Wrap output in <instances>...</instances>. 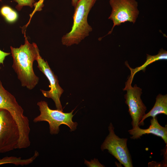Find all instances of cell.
Returning <instances> with one entry per match:
<instances>
[{
    "mask_svg": "<svg viewBox=\"0 0 167 167\" xmlns=\"http://www.w3.org/2000/svg\"><path fill=\"white\" fill-rule=\"evenodd\" d=\"M13 58L12 67L17 75L22 86L29 90L38 84L39 78L35 74L33 65L36 60L39 50L36 44L30 43L26 37L24 45L19 48L10 47Z\"/></svg>",
    "mask_w": 167,
    "mask_h": 167,
    "instance_id": "cell-1",
    "label": "cell"
},
{
    "mask_svg": "<svg viewBox=\"0 0 167 167\" xmlns=\"http://www.w3.org/2000/svg\"><path fill=\"white\" fill-rule=\"evenodd\" d=\"M97 0H79L75 7L71 29L62 38L63 45L67 46L78 44L92 31L88 22V14Z\"/></svg>",
    "mask_w": 167,
    "mask_h": 167,
    "instance_id": "cell-2",
    "label": "cell"
},
{
    "mask_svg": "<svg viewBox=\"0 0 167 167\" xmlns=\"http://www.w3.org/2000/svg\"><path fill=\"white\" fill-rule=\"evenodd\" d=\"M0 108L8 111L15 119L19 132V144L23 146L29 145L30 128L28 119L24 115L23 109L15 96L4 88L0 80Z\"/></svg>",
    "mask_w": 167,
    "mask_h": 167,
    "instance_id": "cell-3",
    "label": "cell"
},
{
    "mask_svg": "<svg viewBox=\"0 0 167 167\" xmlns=\"http://www.w3.org/2000/svg\"><path fill=\"white\" fill-rule=\"evenodd\" d=\"M37 104L39 108L40 114L34 118L33 121L34 122H47L49 125L50 134H58L60 131L59 126L62 124L68 126L71 131L76 129L78 123L72 120L74 116L72 114L74 110L70 113H65L57 109H52L49 107L47 103L43 101L38 102Z\"/></svg>",
    "mask_w": 167,
    "mask_h": 167,
    "instance_id": "cell-4",
    "label": "cell"
},
{
    "mask_svg": "<svg viewBox=\"0 0 167 167\" xmlns=\"http://www.w3.org/2000/svg\"><path fill=\"white\" fill-rule=\"evenodd\" d=\"M19 136L12 116L7 110L0 108V154L18 149Z\"/></svg>",
    "mask_w": 167,
    "mask_h": 167,
    "instance_id": "cell-5",
    "label": "cell"
},
{
    "mask_svg": "<svg viewBox=\"0 0 167 167\" xmlns=\"http://www.w3.org/2000/svg\"><path fill=\"white\" fill-rule=\"evenodd\" d=\"M109 134L101 146L102 151L105 149L125 167H132V160L127 147V138H120L115 133L114 128L110 123L108 126Z\"/></svg>",
    "mask_w": 167,
    "mask_h": 167,
    "instance_id": "cell-6",
    "label": "cell"
},
{
    "mask_svg": "<svg viewBox=\"0 0 167 167\" xmlns=\"http://www.w3.org/2000/svg\"><path fill=\"white\" fill-rule=\"evenodd\" d=\"M109 2L112 10L109 19L113 21V25L107 34L112 33L116 26L126 22H135L139 14L136 0H109Z\"/></svg>",
    "mask_w": 167,
    "mask_h": 167,
    "instance_id": "cell-7",
    "label": "cell"
},
{
    "mask_svg": "<svg viewBox=\"0 0 167 167\" xmlns=\"http://www.w3.org/2000/svg\"><path fill=\"white\" fill-rule=\"evenodd\" d=\"M132 82L128 80L123 90L127 92L124 95L125 102L128 106V112L132 119V129H135L139 127V123L145 113L147 108L141 98L142 89L136 84L132 87Z\"/></svg>",
    "mask_w": 167,
    "mask_h": 167,
    "instance_id": "cell-8",
    "label": "cell"
},
{
    "mask_svg": "<svg viewBox=\"0 0 167 167\" xmlns=\"http://www.w3.org/2000/svg\"><path fill=\"white\" fill-rule=\"evenodd\" d=\"M36 61L38 63V68L47 78L50 84L49 86L50 88V90L45 91L40 89L41 92L44 96L51 98L53 100L57 109L63 111L60 99L64 91L59 84L57 76L55 75L47 61H45L42 58L39 53Z\"/></svg>",
    "mask_w": 167,
    "mask_h": 167,
    "instance_id": "cell-9",
    "label": "cell"
},
{
    "mask_svg": "<svg viewBox=\"0 0 167 167\" xmlns=\"http://www.w3.org/2000/svg\"><path fill=\"white\" fill-rule=\"evenodd\" d=\"M151 124L149 127L146 129L140 128L139 127L132 129L128 131L132 136L131 139H137L140 138L143 135L152 134L161 137L165 143H167V127H163L159 123L156 117L150 120Z\"/></svg>",
    "mask_w": 167,
    "mask_h": 167,
    "instance_id": "cell-10",
    "label": "cell"
},
{
    "mask_svg": "<svg viewBox=\"0 0 167 167\" xmlns=\"http://www.w3.org/2000/svg\"><path fill=\"white\" fill-rule=\"evenodd\" d=\"M161 114L167 115V94L162 95L159 94L157 95L154 106L148 113L143 116L139 123V126L144 125V121L147 118H154Z\"/></svg>",
    "mask_w": 167,
    "mask_h": 167,
    "instance_id": "cell-11",
    "label": "cell"
},
{
    "mask_svg": "<svg viewBox=\"0 0 167 167\" xmlns=\"http://www.w3.org/2000/svg\"><path fill=\"white\" fill-rule=\"evenodd\" d=\"M147 56L146 62L142 66L135 69L131 68L127 63L126 65L127 66L131 71V75L129 78L133 80L135 75L138 72L142 70L144 72L146 67L151 63L159 60H167V52L162 49H161L158 53L156 55L152 56L147 54Z\"/></svg>",
    "mask_w": 167,
    "mask_h": 167,
    "instance_id": "cell-12",
    "label": "cell"
},
{
    "mask_svg": "<svg viewBox=\"0 0 167 167\" xmlns=\"http://www.w3.org/2000/svg\"><path fill=\"white\" fill-rule=\"evenodd\" d=\"M30 163L29 158L23 159L21 157L14 156H6L0 158V165L5 164H12L16 165H28Z\"/></svg>",
    "mask_w": 167,
    "mask_h": 167,
    "instance_id": "cell-13",
    "label": "cell"
},
{
    "mask_svg": "<svg viewBox=\"0 0 167 167\" xmlns=\"http://www.w3.org/2000/svg\"><path fill=\"white\" fill-rule=\"evenodd\" d=\"M0 12L2 15L9 22H13L17 19V12L9 6H3L0 9Z\"/></svg>",
    "mask_w": 167,
    "mask_h": 167,
    "instance_id": "cell-14",
    "label": "cell"
},
{
    "mask_svg": "<svg viewBox=\"0 0 167 167\" xmlns=\"http://www.w3.org/2000/svg\"><path fill=\"white\" fill-rule=\"evenodd\" d=\"M18 4L15 7L18 11H20L23 6H28L32 7L35 2V0H14Z\"/></svg>",
    "mask_w": 167,
    "mask_h": 167,
    "instance_id": "cell-15",
    "label": "cell"
},
{
    "mask_svg": "<svg viewBox=\"0 0 167 167\" xmlns=\"http://www.w3.org/2000/svg\"><path fill=\"white\" fill-rule=\"evenodd\" d=\"M84 164L89 167H104L105 166L101 164L97 159L94 158L90 161L85 160Z\"/></svg>",
    "mask_w": 167,
    "mask_h": 167,
    "instance_id": "cell-16",
    "label": "cell"
},
{
    "mask_svg": "<svg viewBox=\"0 0 167 167\" xmlns=\"http://www.w3.org/2000/svg\"><path fill=\"white\" fill-rule=\"evenodd\" d=\"M10 54V53L5 52L0 49V64H3L5 57Z\"/></svg>",
    "mask_w": 167,
    "mask_h": 167,
    "instance_id": "cell-17",
    "label": "cell"
},
{
    "mask_svg": "<svg viewBox=\"0 0 167 167\" xmlns=\"http://www.w3.org/2000/svg\"><path fill=\"white\" fill-rule=\"evenodd\" d=\"M79 0H71V3L72 5L75 7L77 3Z\"/></svg>",
    "mask_w": 167,
    "mask_h": 167,
    "instance_id": "cell-18",
    "label": "cell"
}]
</instances>
